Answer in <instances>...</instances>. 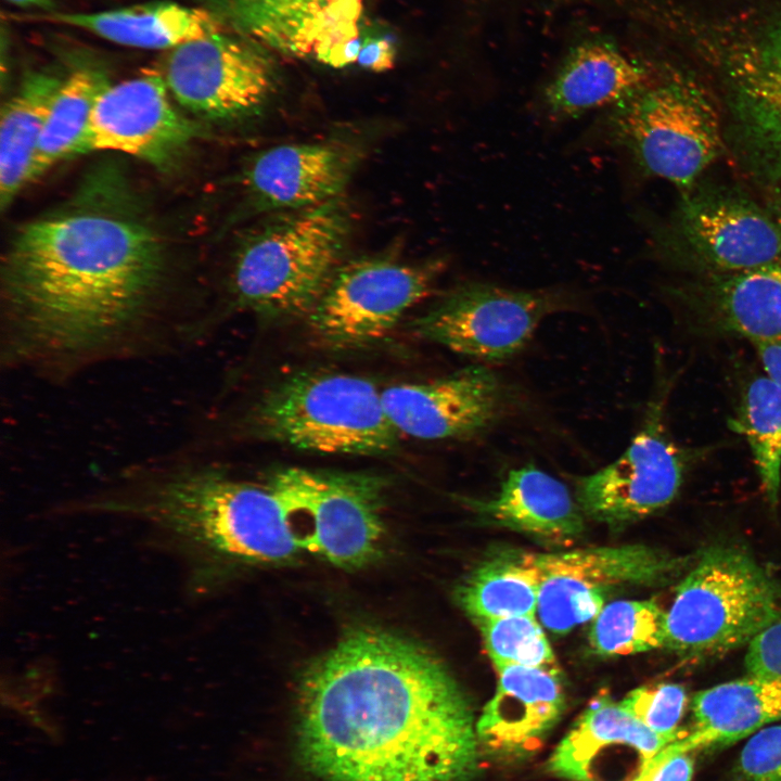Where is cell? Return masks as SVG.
I'll return each instance as SVG.
<instances>
[{"mask_svg": "<svg viewBox=\"0 0 781 781\" xmlns=\"http://www.w3.org/2000/svg\"><path fill=\"white\" fill-rule=\"evenodd\" d=\"M695 255L726 274L781 264V230L754 205L735 199L690 203L681 217Z\"/></svg>", "mask_w": 781, "mask_h": 781, "instance_id": "cell-19", "label": "cell"}, {"mask_svg": "<svg viewBox=\"0 0 781 781\" xmlns=\"http://www.w3.org/2000/svg\"><path fill=\"white\" fill-rule=\"evenodd\" d=\"M737 772L742 781H781V724L752 734L740 752Z\"/></svg>", "mask_w": 781, "mask_h": 781, "instance_id": "cell-34", "label": "cell"}, {"mask_svg": "<svg viewBox=\"0 0 781 781\" xmlns=\"http://www.w3.org/2000/svg\"><path fill=\"white\" fill-rule=\"evenodd\" d=\"M174 101L156 68L110 84L91 115L88 152L115 151L159 170L172 169L201 130Z\"/></svg>", "mask_w": 781, "mask_h": 781, "instance_id": "cell-14", "label": "cell"}, {"mask_svg": "<svg viewBox=\"0 0 781 781\" xmlns=\"http://www.w3.org/2000/svg\"><path fill=\"white\" fill-rule=\"evenodd\" d=\"M781 618V589L748 554L712 547L676 589L666 613L665 645L686 658L743 646Z\"/></svg>", "mask_w": 781, "mask_h": 781, "instance_id": "cell-6", "label": "cell"}, {"mask_svg": "<svg viewBox=\"0 0 781 781\" xmlns=\"http://www.w3.org/2000/svg\"><path fill=\"white\" fill-rule=\"evenodd\" d=\"M745 668L751 676L781 679V618L748 643Z\"/></svg>", "mask_w": 781, "mask_h": 781, "instance_id": "cell-35", "label": "cell"}, {"mask_svg": "<svg viewBox=\"0 0 781 781\" xmlns=\"http://www.w3.org/2000/svg\"><path fill=\"white\" fill-rule=\"evenodd\" d=\"M381 477L299 468L281 470L270 481L290 517L304 516L302 550L344 567L376 554L383 532Z\"/></svg>", "mask_w": 781, "mask_h": 781, "instance_id": "cell-8", "label": "cell"}, {"mask_svg": "<svg viewBox=\"0 0 781 781\" xmlns=\"http://www.w3.org/2000/svg\"><path fill=\"white\" fill-rule=\"evenodd\" d=\"M694 761L691 753L663 755L657 753L641 766L633 781H691Z\"/></svg>", "mask_w": 781, "mask_h": 781, "instance_id": "cell-36", "label": "cell"}, {"mask_svg": "<svg viewBox=\"0 0 781 781\" xmlns=\"http://www.w3.org/2000/svg\"><path fill=\"white\" fill-rule=\"evenodd\" d=\"M382 401L399 434L426 440L466 438L498 421L507 392L491 370L473 366L431 382L387 387Z\"/></svg>", "mask_w": 781, "mask_h": 781, "instance_id": "cell-16", "label": "cell"}, {"mask_svg": "<svg viewBox=\"0 0 781 781\" xmlns=\"http://www.w3.org/2000/svg\"><path fill=\"white\" fill-rule=\"evenodd\" d=\"M364 0H201L223 25L266 49L332 67L357 62Z\"/></svg>", "mask_w": 781, "mask_h": 781, "instance_id": "cell-13", "label": "cell"}, {"mask_svg": "<svg viewBox=\"0 0 781 781\" xmlns=\"http://www.w3.org/2000/svg\"><path fill=\"white\" fill-rule=\"evenodd\" d=\"M441 260L421 265L363 258L341 265L308 315L324 345L350 349L386 336L432 290Z\"/></svg>", "mask_w": 781, "mask_h": 781, "instance_id": "cell-11", "label": "cell"}, {"mask_svg": "<svg viewBox=\"0 0 781 781\" xmlns=\"http://www.w3.org/2000/svg\"><path fill=\"white\" fill-rule=\"evenodd\" d=\"M249 419L261 437L322 454H384L399 438L382 392L343 373L289 376L260 399Z\"/></svg>", "mask_w": 781, "mask_h": 781, "instance_id": "cell-5", "label": "cell"}, {"mask_svg": "<svg viewBox=\"0 0 781 781\" xmlns=\"http://www.w3.org/2000/svg\"><path fill=\"white\" fill-rule=\"evenodd\" d=\"M666 613L652 600H618L592 619L589 642L603 656L631 655L665 645Z\"/></svg>", "mask_w": 781, "mask_h": 781, "instance_id": "cell-31", "label": "cell"}, {"mask_svg": "<svg viewBox=\"0 0 781 781\" xmlns=\"http://www.w3.org/2000/svg\"><path fill=\"white\" fill-rule=\"evenodd\" d=\"M767 375L781 386V343H754Z\"/></svg>", "mask_w": 781, "mask_h": 781, "instance_id": "cell-38", "label": "cell"}, {"mask_svg": "<svg viewBox=\"0 0 781 781\" xmlns=\"http://www.w3.org/2000/svg\"><path fill=\"white\" fill-rule=\"evenodd\" d=\"M687 692L677 683H657L632 690L619 703L646 727L677 739V730L687 705Z\"/></svg>", "mask_w": 781, "mask_h": 781, "instance_id": "cell-33", "label": "cell"}, {"mask_svg": "<svg viewBox=\"0 0 781 781\" xmlns=\"http://www.w3.org/2000/svg\"><path fill=\"white\" fill-rule=\"evenodd\" d=\"M776 221H777V223H778V226H779V228H780V230H781V207H780L779 210H778V214H777V217H776Z\"/></svg>", "mask_w": 781, "mask_h": 781, "instance_id": "cell-40", "label": "cell"}, {"mask_svg": "<svg viewBox=\"0 0 781 781\" xmlns=\"http://www.w3.org/2000/svg\"><path fill=\"white\" fill-rule=\"evenodd\" d=\"M131 191L98 174L14 233L1 267L3 364L61 380L171 327L165 240Z\"/></svg>", "mask_w": 781, "mask_h": 781, "instance_id": "cell-1", "label": "cell"}, {"mask_svg": "<svg viewBox=\"0 0 781 781\" xmlns=\"http://www.w3.org/2000/svg\"><path fill=\"white\" fill-rule=\"evenodd\" d=\"M110 84L105 72L92 66L78 67L65 76L39 139L29 183L57 163L88 153L91 115Z\"/></svg>", "mask_w": 781, "mask_h": 781, "instance_id": "cell-26", "label": "cell"}, {"mask_svg": "<svg viewBox=\"0 0 781 781\" xmlns=\"http://www.w3.org/2000/svg\"><path fill=\"white\" fill-rule=\"evenodd\" d=\"M674 740L646 727L620 703L600 695L559 744L549 760V769L567 780L593 781L591 766L603 747L630 745L641 755L642 766Z\"/></svg>", "mask_w": 781, "mask_h": 781, "instance_id": "cell-24", "label": "cell"}, {"mask_svg": "<svg viewBox=\"0 0 781 781\" xmlns=\"http://www.w3.org/2000/svg\"><path fill=\"white\" fill-rule=\"evenodd\" d=\"M474 504L498 525L555 542L571 540L584 529L567 487L533 464L511 470L492 498Z\"/></svg>", "mask_w": 781, "mask_h": 781, "instance_id": "cell-23", "label": "cell"}, {"mask_svg": "<svg viewBox=\"0 0 781 781\" xmlns=\"http://www.w3.org/2000/svg\"><path fill=\"white\" fill-rule=\"evenodd\" d=\"M65 76L52 69L28 72L3 104L0 120V203L5 209L29 183L47 117Z\"/></svg>", "mask_w": 781, "mask_h": 781, "instance_id": "cell-25", "label": "cell"}, {"mask_svg": "<svg viewBox=\"0 0 781 781\" xmlns=\"http://www.w3.org/2000/svg\"><path fill=\"white\" fill-rule=\"evenodd\" d=\"M573 304L563 289L514 290L472 282L413 321L415 333L460 355L502 361L520 353L549 315Z\"/></svg>", "mask_w": 781, "mask_h": 781, "instance_id": "cell-9", "label": "cell"}, {"mask_svg": "<svg viewBox=\"0 0 781 781\" xmlns=\"http://www.w3.org/2000/svg\"><path fill=\"white\" fill-rule=\"evenodd\" d=\"M163 75L175 102L218 124L257 113L277 84L268 49L227 26L170 50Z\"/></svg>", "mask_w": 781, "mask_h": 781, "instance_id": "cell-10", "label": "cell"}, {"mask_svg": "<svg viewBox=\"0 0 781 781\" xmlns=\"http://www.w3.org/2000/svg\"><path fill=\"white\" fill-rule=\"evenodd\" d=\"M496 670L495 694L476 722L478 741L494 753H530L541 744L564 708L558 669L511 665Z\"/></svg>", "mask_w": 781, "mask_h": 781, "instance_id": "cell-18", "label": "cell"}, {"mask_svg": "<svg viewBox=\"0 0 781 781\" xmlns=\"http://www.w3.org/2000/svg\"><path fill=\"white\" fill-rule=\"evenodd\" d=\"M643 80L642 68L614 44L589 41L567 54L543 92V104L553 118H573L620 103Z\"/></svg>", "mask_w": 781, "mask_h": 781, "instance_id": "cell-22", "label": "cell"}, {"mask_svg": "<svg viewBox=\"0 0 781 781\" xmlns=\"http://www.w3.org/2000/svg\"><path fill=\"white\" fill-rule=\"evenodd\" d=\"M692 728L658 753L676 755L731 744L781 719V679L748 676L697 692Z\"/></svg>", "mask_w": 781, "mask_h": 781, "instance_id": "cell-20", "label": "cell"}, {"mask_svg": "<svg viewBox=\"0 0 781 781\" xmlns=\"http://www.w3.org/2000/svg\"><path fill=\"white\" fill-rule=\"evenodd\" d=\"M349 229L338 199L294 210L256 231L235 256L234 304L268 318L308 316L341 266Z\"/></svg>", "mask_w": 781, "mask_h": 781, "instance_id": "cell-4", "label": "cell"}, {"mask_svg": "<svg viewBox=\"0 0 781 781\" xmlns=\"http://www.w3.org/2000/svg\"><path fill=\"white\" fill-rule=\"evenodd\" d=\"M42 21L73 26L139 49L172 50L226 27L212 12L175 1H150L99 12H48Z\"/></svg>", "mask_w": 781, "mask_h": 781, "instance_id": "cell-21", "label": "cell"}, {"mask_svg": "<svg viewBox=\"0 0 781 781\" xmlns=\"http://www.w3.org/2000/svg\"><path fill=\"white\" fill-rule=\"evenodd\" d=\"M356 159L337 142L278 145L252 161L243 182L259 210L304 209L341 199Z\"/></svg>", "mask_w": 781, "mask_h": 781, "instance_id": "cell-17", "label": "cell"}, {"mask_svg": "<svg viewBox=\"0 0 781 781\" xmlns=\"http://www.w3.org/2000/svg\"><path fill=\"white\" fill-rule=\"evenodd\" d=\"M89 505L153 526L197 579L214 561L280 562L302 550L287 511L269 486L236 479L200 460L140 469Z\"/></svg>", "mask_w": 781, "mask_h": 781, "instance_id": "cell-3", "label": "cell"}, {"mask_svg": "<svg viewBox=\"0 0 781 781\" xmlns=\"http://www.w3.org/2000/svg\"><path fill=\"white\" fill-rule=\"evenodd\" d=\"M298 737L324 781H466L478 766L472 706L449 669L379 629L347 633L306 673Z\"/></svg>", "mask_w": 781, "mask_h": 781, "instance_id": "cell-2", "label": "cell"}, {"mask_svg": "<svg viewBox=\"0 0 781 781\" xmlns=\"http://www.w3.org/2000/svg\"><path fill=\"white\" fill-rule=\"evenodd\" d=\"M395 61L393 43L383 37L361 39L357 63L364 69L383 72L390 69Z\"/></svg>", "mask_w": 781, "mask_h": 781, "instance_id": "cell-37", "label": "cell"}, {"mask_svg": "<svg viewBox=\"0 0 781 781\" xmlns=\"http://www.w3.org/2000/svg\"><path fill=\"white\" fill-rule=\"evenodd\" d=\"M735 425L747 439L766 497L774 505L781 482V386L768 375L754 379Z\"/></svg>", "mask_w": 781, "mask_h": 781, "instance_id": "cell-30", "label": "cell"}, {"mask_svg": "<svg viewBox=\"0 0 781 781\" xmlns=\"http://www.w3.org/2000/svg\"><path fill=\"white\" fill-rule=\"evenodd\" d=\"M529 558L540 578L539 620L556 635L592 620L611 590L666 580L682 564L678 558L644 545L529 553Z\"/></svg>", "mask_w": 781, "mask_h": 781, "instance_id": "cell-12", "label": "cell"}, {"mask_svg": "<svg viewBox=\"0 0 781 781\" xmlns=\"http://www.w3.org/2000/svg\"><path fill=\"white\" fill-rule=\"evenodd\" d=\"M610 139L648 174L691 185L721 149L718 114L703 90L684 78L640 89L614 105Z\"/></svg>", "mask_w": 781, "mask_h": 781, "instance_id": "cell-7", "label": "cell"}, {"mask_svg": "<svg viewBox=\"0 0 781 781\" xmlns=\"http://www.w3.org/2000/svg\"><path fill=\"white\" fill-rule=\"evenodd\" d=\"M682 475V453L668 435L662 404L656 402L617 459L578 479L577 500L581 510L599 522H632L669 504Z\"/></svg>", "mask_w": 781, "mask_h": 781, "instance_id": "cell-15", "label": "cell"}, {"mask_svg": "<svg viewBox=\"0 0 781 781\" xmlns=\"http://www.w3.org/2000/svg\"><path fill=\"white\" fill-rule=\"evenodd\" d=\"M734 66L738 100L751 135L781 169V31Z\"/></svg>", "mask_w": 781, "mask_h": 781, "instance_id": "cell-29", "label": "cell"}, {"mask_svg": "<svg viewBox=\"0 0 781 781\" xmlns=\"http://www.w3.org/2000/svg\"><path fill=\"white\" fill-rule=\"evenodd\" d=\"M496 669L511 665L555 667V657L535 615H518L477 624Z\"/></svg>", "mask_w": 781, "mask_h": 781, "instance_id": "cell-32", "label": "cell"}, {"mask_svg": "<svg viewBox=\"0 0 781 781\" xmlns=\"http://www.w3.org/2000/svg\"><path fill=\"white\" fill-rule=\"evenodd\" d=\"M8 2L22 8H37L51 11L54 7V0H7Z\"/></svg>", "mask_w": 781, "mask_h": 781, "instance_id": "cell-39", "label": "cell"}, {"mask_svg": "<svg viewBox=\"0 0 781 781\" xmlns=\"http://www.w3.org/2000/svg\"><path fill=\"white\" fill-rule=\"evenodd\" d=\"M540 578L529 553L503 555L472 572L458 589V600L476 624L518 615H536Z\"/></svg>", "mask_w": 781, "mask_h": 781, "instance_id": "cell-28", "label": "cell"}, {"mask_svg": "<svg viewBox=\"0 0 781 781\" xmlns=\"http://www.w3.org/2000/svg\"><path fill=\"white\" fill-rule=\"evenodd\" d=\"M714 292L719 323L753 343H781V264L726 274Z\"/></svg>", "mask_w": 781, "mask_h": 781, "instance_id": "cell-27", "label": "cell"}]
</instances>
